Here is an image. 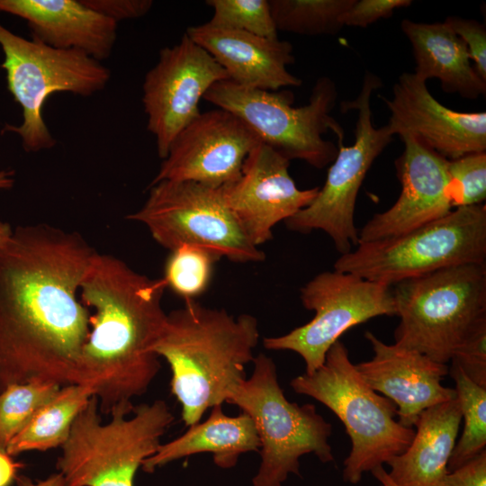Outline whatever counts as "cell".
<instances>
[{
  "label": "cell",
  "instance_id": "6da1fadb",
  "mask_svg": "<svg viewBox=\"0 0 486 486\" xmlns=\"http://www.w3.org/2000/svg\"><path fill=\"white\" fill-rule=\"evenodd\" d=\"M96 253L46 223L17 226L0 248V392L34 379L77 384L90 315L79 287Z\"/></svg>",
  "mask_w": 486,
  "mask_h": 486
},
{
  "label": "cell",
  "instance_id": "7a4b0ae2",
  "mask_svg": "<svg viewBox=\"0 0 486 486\" xmlns=\"http://www.w3.org/2000/svg\"><path fill=\"white\" fill-rule=\"evenodd\" d=\"M166 288L112 255L96 253L79 287V298L93 313L82 347L77 384L93 388L100 412L142 396L160 369L153 347L166 313Z\"/></svg>",
  "mask_w": 486,
  "mask_h": 486
},
{
  "label": "cell",
  "instance_id": "3957f363",
  "mask_svg": "<svg viewBox=\"0 0 486 486\" xmlns=\"http://www.w3.org/2000/svg\"><path fill=\"white\" fill-rule=\"evenodd\" d=\"M259 338L254 316L236 318L194 300L166 315L153 351L170 366L171 393L181 404L185 426L200 422L206 410L226 402L246 379L245 366L253 362Z\"/></svg>",
  "mask_w": 486,
  "mask_h": 486
},
{
  "label": "cell",
  "instance_id": "277c9868",
  "mask_svg": "<svg viewBox=\"0 0 486 486\" xmlns=\"http://www.w3.org/2000/svg\"><path fill=\"white\" fill-rule=\"evenodd\" d=\"M92 396L76 417L57 469L64 486H134L136 472L158 449L175 417L165 400L120 403L102 423Z\"/></svg>",
  "mask_w": 486,
  "mask_h": 486
},
{
  "label": "cell",
  "instance_id": "5b68a950",
  "mask_svg": "<svg viewBox=\"0 0 486 486\" xmlns=\"http://www.w3.org/2000/svg\"><path fill=\"white\" fill-rule=\"evenodd\" d=\"M290 385L325 405L343 423L351 441L342 472L345 482H360L364 473L402 454L415 435L413 428L395 419L396 405L365 382L339 340L318 370L296 376Z\"/></svg>",
  "mask_w": 486,
  "mask_h": 486
},
{
  "label": "cell",
  "instance_id": "8992f818",
  "mask_svg": "<svg viewBox=\"0 0 486 486\" xmlns=\"http://www.w3.org/2000/svg\"><path fill=\"white\" fill-rule=\"evenodd\" d=\"M395 345L447 364L486 320V263L451 266L404 280L392 289Z\"/></svg>",
  "mask_w": 486,
  "mask_h": 486
},
{
  "label": "cell",
  "instance_id": "52a82bcc",
  "mask_svg": "<svg viewBox=\"0 0 486 486\" xmlns=\"http://www.w3.org/2000/svg\"><path fill=\"white\" fill-rule=\"evenodd\" d=\"M249 379L230 392L227 403L248 414L260 441L261 462L253 486H283L290 474L301 476L300 457L313 454L321 463L334 461L328 438L332 425L313 404L289 401L279 385L273 359L260 353Z\"/></svg>",
  "mask_w": 486,
  "mask_h": 486
},
{
  "label": "cell",
  "instance_id": "ba28073f",
  "mask_svg": "<svg viewBox=\"0 0 486 486\" xmlns=\"http://www.w3.org/2000/svg\"><path fill=\"white\" fill-rule=\"evenodd\" d=\"M486 263V206H462L402 235L358 243L334 270L394 285L465 264Z\"/></svg>",
  "mask_w": 486,
  "mask_h": 486
},
{
  "label": "cell",
  "instance_id": "9c48e42d",
  "mask_svg": "<svg viewBox=\"0 0 486 486\" xmlns=\"http://www.w3.org/2000/svg\"><path fill=\"white\" fill-rule=\"evenodd\" d=\"M337 97L335 83L321 76L309 102L299 107L292 105L294 94L289 90L248 88L230 79L215 83L203 99L238 117L262 143L289 160L301 159L321 169L333 162L338 151L322 135L332 130L337 138L344 136L343 129L329 114Z\"/></svg>",
  "mask_w": 486,
  "mask_h": 486
},
{
  "label": "cell",
  "instance_id": "30bf717a",
  "mask_svg": "<svg viewBox=\"0 0 486 486\" xmlns=\"http://www.w3.org/2000/svg\"><path fill=\"white\" fill-rule=\"evenodd\" d=\"M0 46L8 90L22 110V123L8 125L4 130L16 133L28 152L49 149L56 144L42 116L50 94L67 92L90 96L102 91L111 76L101 61L82 51L27 40L1 23Z\"/></svg>",
  "mask_w": 486,
  "mask_h": 486
},
{
  "label": "cell",
  "instance_id": "8fae6325",
  "mask_svg": "<svg viewBox=\"0 0 486 486\" xmlns=\"http://www.w3.org/2000/svg\"><path fill=\"white\" fill-rule=\"evenodd\" d=\"M127 219L143 224L154 240L170 251L189 244L236 263L266 258L243 230L220 188L160 181L149 184L146 202Z\"/></svg>",
  "mask_w": 486,
  "mask_h": 486
},
{
  "label": "cell",
  "instance_id": "7c38bea8",
  "mask_svg": "<svg viewBox=\"0 0 486 486\" xmlns=\"http://www.w3.org/2000/svg\"><path fill=\"white\" fill-rule=\"evenodd\" d=\"M382 86V80L367 71L356 98L341 104L343 112L357 111L355 142L344 146V136L338 137V151L324 185L307 207L285 220L288 229L301 233L324 231L341 255L358 244L354 219L357 194L372 164L394 136L387 124L374 128L372 122L371 95Z\"/></svg>",
  "mask_w": 486,
  "mask_h": 486
},
{
  "label": "cell",
  "instance_id": "4fadbf2b",
  "mask_svg": "<svg viewBox=\"0 0 486 486\" xmlns=\"http://www.w3.org/2000/svg\"><path fill=\"white\" fill-rule=\"evenodd\" d=\"M305 309L314 311L308 323L289 333L263 340L268 350H289L304 360L310 374L349 328L378 316H396L392 286L337 270L317 274L301 289Z\"/></svg>",
  "mask_w": 486,
  "mask_h": 486
},
{
  "label": "cell",
  "instance_id": "5bb4252c",
  "mask_svg": "<svg viewBox=\"0 0 486 486\" xmlns=\"http://www.w3.org/2000/svg\"><path fill=\"white\" fill-rule=\"evenodd\" d=\"M226 71L184 32L180 41L165 47L145 76L142 104L147 129L155 137L163 159L177 135L200 113L199 103Z\"/></svg>",
  "mask_w": 486,
  "mask_h": 486
},
{
  "label": "cell",
  "instance_id": "9a60e30c",
  "mask_svg": "<svg viewBox=\"0 0 486 486\" xmlns=\"http://www.w3.org/2000/svg\"><path fill=\"white\" fill-rule=\"evenodd\" d=\"M259 142L230 112H201L174 140L150 184L188 181L220 188L239 177L247 156Z\"/></svg>",
  "mask_w": 486,
  "mask_h": 486
},
{
  "label": "cell",
  "instance_id": "2e32d148",
  "mask_svg": "<svg viewBox=\"0 0 486 486\" xmlns=\"http://www.w3.org/2000/svg\"><path fill=\"white\" fill-rule=\"evenodd\" d=\"M290 160L259 142L247 156L239 177L220 187L243 230L256 246L273 237V228L307 207L320 187L299 189L289 173Z\"/></svg>",
  "mask_w": 486,
  "mask_h": 486
},
{
  "label": "cell",
  "instance_id": "e0dca14e",
  "mask_svg": "<svg viewBox=\"0 0 486 486\" xmlns=\"http://www.w3.org/2000/svg\"><path fill=\"white\" fill-rule=\"evenodd\" d=\"M395 160L400 194L387 211L374 214L358 231V243L397 237L454 210L447 159L411 136ZM358 245V244H357Z\"/></svg>",
  "mask_w": 486,
  "mask_h": 486
},
{
  "label": "cell",
  "instance_id": "ac0fdd59",
  "mask_svg": "<svg viewBox=\"0 0 486 486\" xmlns=\"http://www.w3.org/2000/svg\"><path fill=\"white\" fill-rule=\"evenodd\" d=\"M392 94V99H382L391 112L387 125L393 135L411 136L448 160L485 152V112H462L447 108L414 73L401 74Z\"/></svg>",
  "mask_w": 486,
  "mask_h": 486
},
{
  "label": "cell",
  "instance_id": "d6986e66",
  "mask_svg": "<svg viewBox=\"0 0 486 486\" xmlns=\"http://www.w3.org/2000/svg\"><path fill=\"white\" fill-rule=\"evenodd\" d=\"M364 337L374 356L355 364L356 369L374 391L396 405L401 425L413 428L423 410L456 397L454 388L441 383L449 373L446 364L395 344L388 345L370 331Z\"/></svg>",
  "mask_w": 486,
  "mask_h": 486
},
{
  "label": "cell",
  "instance_id": "ffe728a7",
  "mask_svg": "<svg viewBox=\"0 0 486 486\" xmlns=\"http://www.w3.org/2000/svg\"><path fill=\"white\" fill-rule=\"evenodd\" d=\"M185 33L238 86L278 91L302 85V80L287 69L294 63L293 48L289 41L218 27L208 22L188 27Z\"/></svg>",
  "mask_w": 486,
  "mask_h": 486
},
{
  "label": "cell",
  "instance_id": "44dd1931",
  "mask_svg": "<svg viewBox=\"0 0 486 486\" xmlns=\"http://www.w3.org/2000/svg\"><path fill=\"white\" fill-rule=\"evenodd\" d=\"M0 12L26 21L32 39L99 61L111 55L116 41L117 23L82 0H0Z\"/></svg>",
  "mask_w": 486,
  "mask_h": 486
},
{
  "label": "cell",
  "instance_id": "7402d4cb",
  "mask_svg": "<svg viewBox=\"0 0 486 486\" xmlns=\"http://www.w3.org/2000/svg\"><path fill=\"white\" fill-rule=\"evenodd\" d=\"M461 422L456 397L423 410L408 448L386 464L390 478L398 486H441Z\"/></svg>",
  "mask_w": 486,
  "mask_h": 486
},
{
  "label": "cell",
  "instance_id": "603a6c76",
  "mask_svg": "<svg viewBox=\"0 0 486 486\" xmlns=\"http://www.w3.org/2000/svg\"><path fill=\"white\" fill-rule=\"evenodd\" d=\"M260 441L252 418L241 412L227 416L221 405L211 408L208 418L189 427L180 436L160 445L157 452L142 464L145 472L196 454L210 453L213 463L221 469L236 466L239 456L248 452L259 453Z\"/></svg>",
  "mask_w": 486,
  "mask_h": 486
},
{
  "label": "cell",
  "instance_id": "cb8c5ba5",
  "mask_svg": "<svg viewBox=\"0 0 486 486\" xmlns=\"http://www.w3.org/2000/svg\"><path fill=\"white\" fill-rule=\"evenodd\" d=\"M400 27L412 46L416 76L425 81L436 78L444 92L466 99L485 94L486 81L475 70L466 45L444 22L403 19Z\"/></svg>",
  "mask_w": 486,
  "mask_h": 486
},
{
  "label": "cell",
  "instance_id": "d4e9b609",
  "mask_svg": "<svg viewBox=\"0 0 486 486\" xmlns=\"http://www.w3.org/2000/svg\"><path fill=\"white\" fill-rule=\"evenodd\" d=\"M93 395V388L86 384L61 386L10 441L6 453L14 457L23 452L61 447L68 438L76 417Z\"/></svg>",
  "mask_w": 486,
  "mask_h": 486
},
{
  "label": "cell",
  "instance_id": "484cf974",
  "mask_svg": "<svg viewBox=\"0 0 486 486\" xmlns=\"http://www.w3.org/2000/svg\"><path fill=\"white\" fill-rule=\"evenodd\" d=\"M450 374L455 382L464 428L450 456L448 472L486 450V388L474 383L454 364Z\"/></svg>",
  "mask_w": 486,
  "mask_h": 486
},
{
  "label": "cell",
  "instance_id": "4316f807",
  "mask_svg": "<svg viewBox=\"0 0 486 486\" xmlns=\"http://www.w3.org/2000/svg\"><path fill=\"white\" fill-rule=\"evenodd\" d=\"M354 0H269L277 31L301 35L336 34Z\"/></svg>",
  "mask_w": 486,
  "mask_h": 486
},
{
  "label": "cell",
  "instance_id": "83f0119b",
  "mask_svg": "<svg viewBox=\"0 0 486 486\" xmlns=\"http://www.w3.org/2000/svg\"><path fill=\"white\" fill-rule=\"evenodd\" d=\"M60 387L52 382L34 379L11 384L0 392V451L6 452L10 441Z\"/></svg>",
  "mask_w": 486,
  "mask_h": 486
},
{
  "label": "cell",
  "instance_id": "f1b7e54d",
  "mask_svg": "<svg viewBox=\"0 0 486 486\" xmlns=\"http://www.w3.org/2000/svg\"><path fill=\"white\" fill-rule=\"evenodd\" d=\"M219 259L202 248L184 244L171 251L162 278L174 293L192 301L207 290Z\"/></svg>",
  "mask_w": 486,
  "mask_h": 486
},
{
  "label": "cell",
  "instance_id": "f546056e",
  "mask_svg": "<svg viewBox=\"0 0 486 486\" xmlns=\"http://www.w3.org/2000/svg\"><path fill=\"white\" fill-rule=\"evenodd\" d=\"M205 3L213 12L208 22L214 26L278 38L269 0H207Z\"/></svg>",
  "mask_w": 486,
  "mask_h": 486
},
{
  "label": "cell",
  "instance_id": "4dcf8cb0",
  "mask_svg": "<svg viewBox=\"0 0 486 486\" xmlns=\"http://www.w3.org/2000/svg\"><path fill=\"white\" fill-rule=\"evenodd\" d=\"M454 208L482 204L486 199V153L447 159Z\"/></svg>",
  "mask_w": 486,
  "mask_h": 486
},
{
  "label": "cell",
  "instance_id": "1f68e13d",
  "mask_svg": "<svg viewBox=\"0 0 486 486\" xmlns=\"http://www.w3.org/2000/svg\"><path fill=\"white\" fill-rule=\"evenodd\" d=\"M450 361L471 381L486 388V320L465 337Z\"/></svg>",
  "mask_w": 486,
  "mask_h": 486
},
{
  "label": "cell",
  "instance_id": "d6a6232c",
  "mask_svg": "<svg viewBox=\"0 0 486 486\" xmlns=\"http://www.w3.org/2000/svg\"><path fill=\"white\" fill-rule=\"evenodd\" d=\"M444 23L463 40L475 70L482 79L486 81V30L484 24L473 19L456 16L447 17Z\"/></svg>",
  "mask_w": 486,
  "mask_h": 486
},
{
  "label": "cell",
  "instance_id": "836d02e7",
  "mask_svg": "<svg viewBox=\"0 0 486 486\" xmlns=\"http://www.w3.org/2000/svg\"><path fill=\"white\" fill-rule=\"evenodd\" d=\"M410 0H354L341 16L343 26L365 28L378 20L389 18L393 12L410 5Z\"/></svg>",
  "mask_w": 486,
  "mask_h": 486
},
{
  "label": "cell",
  "instance_id": "e575fe53",
  "mask_svg": "<svg viewBox=\"0 0 486 486\" xmlns=\"http://www.w3.org/2000/svg\"><path fill=\"white\" fill-rule=\"evenodd\" d=\"M82 2L116 23L140 18L146 15L153 5L151 0H82Z\"/></svg>",
  "mask_w": 486,
  "mask_h": 486
},
{
  "label": "cell",
  "instance_id": "d590c367",
  "mask_svg": "<svg viewBox=\"0 0 486 486\" xmlns=\"http://www.w3.org/2000/svg\"><path fill=\"white\" fill-rule=\"evenodd\" d=\"M441 486H486V450L448 472Z\"/></svg>",
  "mask_w": 486,
  "mask_h": 486
},
{
  "label": "cell",
  "instance_id": "8d00e7d4",
  "mask_svg": "<svg viewBox=\"0 0 486 486\" xmlns=\"http://www.w3.org/2000/svg\"><path fill=\"white\" fill-rule=\"evenodd\" d=\"M23 466L6 452L0 451V486H10L15 481L18 471Z\"/></svg>",
  "mask_w": 486,
  "mask_h": 486
},
{
  "label": "cell",
  "instance_id": "74e56055",
  "mask_svg": "<svg viewBox=\"0 0 486 486\" xmlns=\"http://www.w3.org/2000/svg\"><path fill=\"white\" fill-rule=\"evenodd\" d=\"M14 482L17 486H64L63 476L59 472L53 473L46 479L37 482H33L25 475H17Z\"/></svg>",
  "mask_w": 486,
  "mask_h": 486
},
{
  "label": "cell",
  "instance_id": "f35d334b",
  "mask_svg": "<svg viewBox=\"0 0 486 486\" xmlns=\"http://www.w3.org/2000/svg\"><path fill=\"white\" fill-rule=\"evenodd\" d=\"M374 477L379 482L381 486H398L389 476L388 472L382 467L378 466L372 472Z\"/></svg>",
  "mask_w": 486,
  "mask_h": 486
},
{
  "label": "cell",
  "instance_id": "ab89813d",
  "mask_svg": "<svg viewBox=\"0 0 486 486\" xmlns=\"http://www.w3.org/2000/svg\"><path fill=\"white\" fill-rule=\"evenodd\" d=\"M14 184V172L13 170H0V191L9 190Z\"/></svg>",
  "mask_w": 486,
  "mask_h": 486
},
{
  "label": "cell",
  "instance_id": "60d3db41",
  "mask_svg": "<svg viewBox=\"0 0 486 486\" xmlns=\"http://www.w3.org/2000/svg\"><path fill=\"white\" fill-rule=\"evenodd\" d=\"M13 228L0 218V248L4 246L13 234Z\"/></svg>",
  "mask_w": 486,
  "mask_h": 486
}]
</instances>
